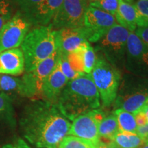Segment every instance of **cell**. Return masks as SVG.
Returning a JSON list of instances; mask_svg holds the SVG:
<instances>
[{"label":"cell","mask_w":148,"mask_h":148,"mask_svg":"<svg viewBox=\"0 0 148 148\" xmlns=\"http://www.w3.org/2000/svg\"><path fill=\"white\" fill-rule=\"evenodd\" d=\"M19 125L23 137L37 148H58L71 127L56 103L41 99L25 106Z\"/></svg>","instance_id":"cell-1"},{"label":"cell","mask_w":148,"mask_h":148,"mask_svg":"<svg viewBox=\"0 0 148 148\" xmlns=\"http://www.w3.org/2000/svg\"><path fill=\"white\" fill-rule=\"evenodd\" d=\"M56 105L66 119L71 121L81 114L99 108L100 97L90 74L84 73L69 81Z\"/></svg>","instance_id":"cell-2"},{"label":"cell","mask_w":148,"mask_h":148,"mask_svg":"<svg viewBox=\"0 0 148 148\" xmlns=\"http://www.w3.org/2000/svg\"><path fill=\"white\" fill-rule=\"evenodd\" d=\"M21 46L25 60V71H30L58 49L56 30L51 24L35 27L27 33Z\"/></svg>","instance_id":"cell-3"},{"label":"cell","mask_w":148,"mask_h":148,"mask_svg":"<svg viewBox=\"0 0 148 148\" xmlns=\"http://www.w3.org/2000/svg\"><path fill=\"white\" fill-rule=\"evenodd\" d=\"M148 99V77L123 74L117 95L114 101L115 109H123L134 114L143 108Z\"/></svg>","instance_id":"cell-4"},{"label":"cell","mask_w":148,"mask_h":148,"mask_svg":"<svg viewBox=\"0 0 148 148\" xmlns=\"http://www.w3.org/2000/svg\"><path fill=\"white\" fill-rule=\"evenodd\" d=\"M95 53V64L89 74L103 106L108 107L114 103L117 95L122 72L109 63L100 53Z\"/></svg>","instance_id":"cell-5"},{"label":"cell","mask_w":148,"mask_h":148,"mask_svg":"<svg viewBox=\"0 0 148 148\" xmlns=\"http://www.w3.org/2000/svg\"><path fill=\"white\" fill-rule=\"evenodd\" d=\"M130 31L116 23L101 37L94 47L96 53H99L112 66L122 72L124 71L127 41Z\"/></svg>","instance_id":"cell-6"},{"label":"cell","mask_w":148,"mask_h":148,"mask_svg":"<svg viewBox=\"0 0 148 148\" xmlns=\"http://www.w3.org/2000/svg\"><path fill=\"white\" fill-rule=\"evenodd\" d=\"M59 58L57 49L50 56L42 61L34 69L25 72L21 77L22 95L31 99H41L42 87Z\"/></svg>","instance_id":"cell-7"},{"label":"cell","mask_w":148,"mask_h":148,"mask_svg":"<svg viewBox=\"0 0 148 148\" xmlns=\"http://www.w3.org/2000/svg\"><path fill=\"white\" fill-rule=\"evenodd\" d=\"M88 0H63L50 23L54 30L63 28H80L84 24Z\"/></svg>","instance_id":"cell-8"},{"label":"cell","mask_w":148,"mask_h":148,"mask_svg":"<svg viewBox=\"0 0 148 148\" xmlns=\"http://www.w3.org/2000/svg\"><path fill=\"white\" fill-rule=\"evenodd\" d=\"M116 23L114 16L89 5L81 28L87 41L95 43Z\"/></svg>","instance_id":"cell-9"},{"label":"cell","mask_w":148,"mask_h":148,"mask_svg":"<svg viewBox=\"0 0 148 148\" xmlns=\"http://www.w3.org/2000/svg\"><path fill=\"white\" fill-rule=\"evenodd\" d=\"M124 70L138 76L148 77V47L134 32L127 41Z\"/></svg>","instance_id":"cell-10"},{"label":"cell","mask_w":148,"mask_h":148,"mask_svg":"<svg viewBox=\"0 0 148 148\" xmlns=\"http://www.w3.org/2000/svg\"><path fill=\"white\" fill-rule=\"evenodd\" d=\"M105 116V112L99 108L81 114L73 120L68 135L89 140L98 145L101 141L98 128Z\"/></svg>","instance_id":"cell-11"},{"label":"cell","mask_w":148,"mask_h":148,"mask_svg":"<svg viewBox=\"0 0 148 148\" xmlns=\"http://www.w3.org/2000/svg\"><path fill=\"white\" fill-rule=\"evenodd\" d=\"M31 26L25 16L17 11L0 32V53L21 46Z\"/></svg>","instance_id":"cell-12"},{"label":"cell","mask_w":148,"mask_h":148,"mask_svg":"<svg viewBox=\"0 0 148 148\" xmlns=\"http://www.w3.org/2000/svg\"><path fill=\"white\" fill-rule=\"evenodd\" d=\"M116 22L130 32H134L138 27L148 26V21L138 12L134 3L120 0L114 16Z\"/></svg>","instance_id":"cell-13"},{"label":"cell","mask_w":148,"mask_h":148,"mask_svg":"<svg viewBox=\"0 0 148 148\" xmlns=\"http://www.w3.org/2000/svg\"><path fill=\"white\" fill-rule=\"evenodd\" d=\"M69 80L60 69L58 60L52 71L46 78L42 87L41 99L56 104L61 92Z\"/></svg>","instance_id":"cell-14"},{"label":"cell","mask_w":148,"mask_h":148,"mask_svg":"<svg viewBox=\"0 0 148 148\" xmlns=\"http://www.w3.org/2000/svg\"><path fill=\"white\" fill-rule=\"evenodd\" d=\"M57 48L62 54L77 50L87 42L82 28H63L56 30Z\"/></svg>","instance_id":"cell-15"},{"label":"cell","mask_w":148,"mask_h":148,"mask_svg":"<svg viewBox=\"0 0 148 148\" xmlns=\"http://www.w3.org/2000/svg\"><path fill=\"white\" fill-rule=\"evenodd\" d=\"M62 2L63 0H41L25 18L36 27L49 25Z\"/></svg>","instance_id":"cell-16"},{"label":"cell","mask_w":148,"mask_h":148,"mask_svg":"<svg viewBox=\"0 0 148 148\" xmlns=\"http://www.w3.org/2000/svg\"><path fill=\"white\" fill-rule=\"evenodd\" d=\"M25 71V60L20 48L8 49L0 53V74L16 76Z\"/></svg>","instance_id":"cell-17"},{"label":"cell","mask_w":148,"mask_h":148,"mask_svg":"<svg viewBox=\"0 0 148 148\" xmlns=\"http://www.w3.org/2000/svg\"><path fill=\"white\" fill-rule=\"evenodd\" d=\"M108 145L112 148H140L145 143L137 134L119 131Z\"/></svg>","instance_id":"cell-18"},{"label":"cell","mask_w":148,"mask_h":148,"mask_svg":"<svg viewBox=\"0 0 148 148\" xmlns=\"http://www.w3.org/2000/svg\"><path fill=\"white\" fill-rule=\"evenodd\" d=\"M117 119L114 113L106 116L101 121L98 128L99 138L111 141L114 136L119 132Z\"/></svg>","instance_id":"cell-19"},{"label":"cell","mask_w":148,"mask_h":148,"mask_svg":"<svg viewBox=\"0 0 148 148\" xmlns=\"http://www.w3.org/2000/svg\"><path fill=\"white\" fill-rule=\"evenodd\" d=\"M113 113L117 119L119 131L136 134L138 126L135 121L134 114L120 108L115 109Z\"/></svg>","instance_id":"cell-20"},{"label":"cell","mask_w":148,"mask_h":148,"mask_svg":"<svg viewBox=\"0 0 148 148\" xmlns=\"http://www.w3.org/2000/svg\"><path fill=\"white\" fill-rule=\"evenodd\" d=\"M0 92L7 94L8 92H15L23 97L21 79L0 74Z\"/></svg>","instance_id":"cell-21"},{"label":"cell","mask_w":148,"mask_h":148,"mask_svg":"<svg viewBox=\"0 0 148 148\" xmlns=\"http://www.w3.org/2000/svg\"><path fill=\"white\" fill-rule=\"evenodd\" d=\"M97 146L89 140L69 135L62 140L58 148H97Z\"/></svg>","instance_id":"cell-22"},{"label":"cell","mask_w":148,"mask_h":148,"mask_svg":"<svg viewBox=\"0 0 148 148\" xmlns=\"http://www.w3.org/2000/svg\"><path fill=\"white\" fill-rule=\"evenodd\" d=\"M13 114V106L10 95L0 92V120H10L12 121Z\"/></svg>","instance_id":"cell-23"},{"label":"cell","mask_w":148,"mask_h":148,"mask_svg":"<svg viewBox=\"0 0 148 148\" xmlns=\"http://www.w3.org/2000/svg\"><path fill=\"white\" fill-rule=\"evenodd\" d=\"M119 1L120 0H97L90 2L89 5L115 16L119 5Z\"/></svg>","instance_id":"cell-24"},{"label":"cell","mask_w":148,"mask_h":148,"mask_svg":"<svg viewBox=\"0 0 148 148\" xmlns=\"http://www.w3.org/2000/svg\"><path fill=\"white\" fill-rule=\"evenodd\" d=\"M83 63L84 73L89 74L93 69L96 61V53L90 42H88L84 50L83 51Z\"/></svg>","instance_id":"cell-25"},{"label":"cell","mask_w":148,"mask_h":148,"mask_svg":"<svg viewBox=\"0 0 148 148\" xmlns=\"http://www.w3.org/2000/svg\"><path fill=\"white\" fill-rule=\"evenodd\" d=\"M58 61L59 63H60L61 71H62V73H63L64 75H65V77L68 79L69 81L77 78V77L82 76V75L84 74L75 71V70L72 69L71 65H70L69 62H68L67 59H66L65 54H62V53L59 52Z\"/></svg>","instance_id":"cell-26"},{"label":"cell","mask_w":148,"mask_h":148,"mask_svg":"<svg viewBox=\"0 0 148 148\" xmlns=\"http://www.w3.org/2000/svg\"><path fill=\"white\" fill-rule=\"evenodd\" d=\"M40 1L41 0H13V2L18 7V11L25 18H27Z\"/></svg>","instance_id":"cell-27"},{"label":"cell","mask_w":148,"mask_h":148,"mask_svg":"<svg viewBox=\"0 0 148 148\" xmlns=\"http://www.w3.org/2000/svg\"><path fill=\"white\" fill-rule=\"evenodd\" d=\"M12 17V8L7 0H0V32L7 22Z\"/></svg>","instance_id":"cell-28"},{"label":"cell","mask_w":148,"mask_h":148,"mask_svg":"<svg viewBox=\"0 0 148 148\" xmlns=\"http://www.w3.org/2000/svg\"><path fill=\"white\" fill-rule=\"evenodd\" d=\"M134 5L140 14L148 21V0H136Z\"/></svg>","instance_id":"cell-29"},{"label":"cell","mask_w":148,"mask_h":148,"mask_svg":"<svg viewBox=\"0 0 148 148\" xmlns=\"http://www.w3.org/2000/svg\"><path fill=\"white\" fill-rule=\"evenodd\" d=\"M134 115L137 126H143V125H145L148 123L147 116L142 109L135 112Z\"/></svg>","instance_id":"cell-30"},{"label":"cell","mask_w":148,"mask_h":148,"mask_svg":"<svg viewBox=\"0 0 148 148\" xmlns=\"http://www.w3.org/2000/svg\"><path fill=\"white\" fill-rule=\"evenodd\" d=\"M134 33L148 47V26L138 27Z\"/></svg>","instance_id":"cell-31"},{"label":"cell","mask_w":148,"mask_h":148,"mask_svg":"<svg viewBox=\"0 0 148 148\" xmlns=\"http://www.w3.org/2000/svg\"><path fill=\"white\" fill-rule=\"evenodd\" d=\"M136 134L143 139L144 143H148V123L143 126H138Z\"/></svg>","instance_id":"cell-32"},{"label":"cell","mask_w":148,"mask_h":148,"mask_svg":"<svg viewBox=\"0 0 148 148\" xmlns=\"http://www.w3.org/2000/svg\"><path fill=\"white\" fill-rule=\"evenodd\" d=\"M0 148H29L27 144L22 139H18L12 143H8Z\"/></svg>","instance_id":"cell-33"},{"label":"cell","mask_w":148,"mask_h":148,"mask_svg":"<svg viewBox=\"0 0 148 148\" xmlns=\"http://www.w3.org/2000/svg\"><path fill=\"white\" fill-rule=\"evenodd\" d=\"M141 109L144 111V112L145 113L146 116H147V121H148V99L145 102V105H144L143 107Z\"/></svg>","instance_id":"cell-34"},{"label":"cell","mask_w":148,"mask_h":148,"mask_svg":"<svg viewBox=\"0 0 148 148\" xmlns=\"http://www.w3.org/2000/svg\"><path fill=\"white\" fill-rule=\"evenodd\" d=\"M97 148H112L110 147L108 144H106L103 142L100 141V143L98 144V145L97 146Z\"/></svg>","instance_id":"cell-35"},{"label":"cell","mask_w":148,"mask_h":148,"mask_svg":"<svg viewBox=\"0 0 148 148\" xmlns=\"http://www.w3.org/2000/svg\"><path fill=\"white\" fill-rule=\"evenodd\" d=\"M125 1H127V2H129V3H132V2H134V1H136V0H125Z\"/></svg>","instance_id":"cell-36"},{"label":"cell","mask_w":148,"mask_h":148,"mask_svg":"<svg viewBox=\"0 0 148 148\" xmlns=\"http://www.w3.org/2000/svg\"><path fill=\"white\" fill-rule=\"evenodd\" d=\"M140 148H148V143H145V145L142 146V147H140Z\"/></svg>","instance_id":"cell-37"},{"label":"cell","mask_w":148,"mask_h":148,"mask_svg":"<svg viewBox=\"0 0 148 148\" xmlns=\"http://www.w3.org/2000/svg\"><path fill=\"white\" fill-rule=\"evenodd\" d=\"M88 2H92V1H97V0H88Z\"/></svg>","instance_id":"cell-38"}]
</instances>
